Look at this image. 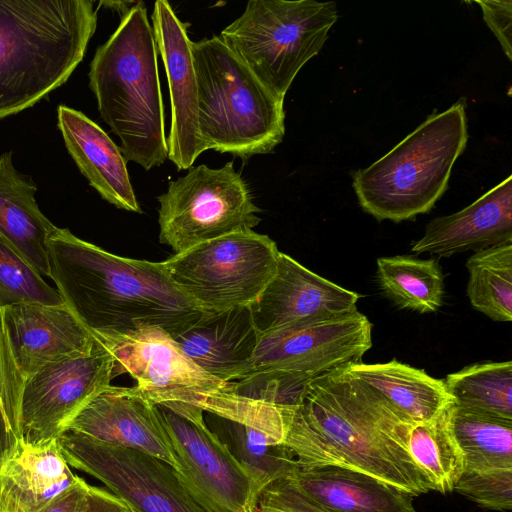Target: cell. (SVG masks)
<instances>
[{
    "mask_svg": "<svg viewBox=\"0 0 512 512\" xmlns=\"http://www.w3.org/2000/svg\"><path fill=\"white\" fill-rule=\"evenodd\" d=\"M154 39L167 76L171 124L167 138L168 158L177 170H188L205 152L198 125V86L188 35L170 3L157 0L151 15Z\"/></svg>",
    "mask_w": 512,
    "mask_h": 512,
    "instance_id": "obj_16",
    "label": "cell"
},
{
    "mask_svg": "<svg viewBox=\"0 0 512 512\" xmlns=\"http://www.w3.org/2000/svg\"><path fill=\"white\" fill-rule=\"evenodd\" d=\"M198 125L205 151L247 160L285 135L284 100L273 96L219 36L192 42Z\"/></svg>",
    "mask_w": 512,
    "mask_h": 512,
    "instance_id": "obj_6",
    "label": "cell"
},
{
    "mask_svg": "<svg viewBox=\"0 0 512 512\" xmlns=\"http://www.w3.org/2000/svg\"><path fill=\"white\" fill-rule=\"evenodd\" d=\"M113 368L112 355L96 338L88 351L41 368L21 390L19 442L40 447L57 441L77 414L111 386Z\"/></svg>",
    "mask_w": 512,
    "mask_h": 512,
    "instance_id": "obj_12",
    "label": "cell"
},
{
    "mask_svg": "<svg viewBox=\"0 0 512 512\" xmlns=\"http://www.w3.org/2000/svg\"><path fill=\"white\" fill-rule=\"evenodd\" d=\"M482 508L512 509V468L473 470L464 468L454 489Z\"/></svg>",
    "mask_w": 512,
    "mask_h": 512,
    "instance_id": "obj_33",
    "label": "cell"
},
{
    "mask_svg": "<svg viewBox=\"0 0 512 512\" xmlns=\"http://www.w3.org/2000/svg\"><path fill=\"white\" fill-rule=\"evenodd\" d=\"M472 307L498 322L512 320V243L475 251L467 262Z\"/></svg>",
    "mask_w": 512,
    "mask_h": 512,
    "instance_id": "obj_30",
    "label": "cell"
},
{
    "mask_svg": "<svg viewBox=\"0 0 512 512\" xmlns=\"http://www.w3.org/2000/svg\"><path fill=\"white\" fill-rule=\"evenodd\" d=\"M337 19L335 2L250 0L219 38L273 96L284 100Z\"/></svg>",
    "mask_w": 512,
    "mask_h": 512,
    "instance_id": "obj_7",
    "label": "cell"
},
{
    "mask_svg": "<svg viewBox=\"0 0 512 512\" xmlns=\"http://www.w3.org/2000/svg\"><path fill=\"white\" fill-rule=\"evenodd\" d=\"M475 3L481 7L484 21L496 36L507 58L512 60V1L480 0Z\"/></svg>",
    "mask_w": 512,
    "mask_h": 512,
    "instance_id": "obj_35",
    "label": "cell"
},
{
    "mask_svg": "<svg viewBox=\"0 0 512 512\" xmlns=\"http://www.w3.org/2000/svg\"><path fill=\"white\" fill-rule=\"evenodd\" d=\"M345 368L311 380L294 411L284 445L298 467L354 470L413 497L430 491L408 453L412 421Z\"/></svg>",
    "mask_w": 512,
    "mask_h": 512,
    "instance_id": "obj_1",
    "label": "cell"
},
{
    "mask_svg": "<svg viewBox=\"0 0 512 512\" xmlns=\"http://www.w3.org/2000/svg\"><path fill=\"white\" fill-rule=\"evenodd\" d=\"M127 512H135V511L128 506Z\"/></svg>",
    "mask_w": 512,
    "mask_h": 512,
    "instance_id": "obj_40",
    "label": "cell"
},
{
    "mask_svg": "<svg viewBox=\"0 0 512 512\" xmlns=\"http://www.w3.org/2000/svg\"><path fill=\"white\" fill-rule=\"evenodd\" d=\"M467 141L462 102L433 113L384 156L354 172L359 205L379 221L401 222L429 212L446 192Z\"/></svg>",
    "mask_w": 512,
    "mask_h": 512,
    "instance_id": "obj_5",
    "label": "cell"
},
{
    "mask_svg": "<svg viewBox=\"0 0 512 512\" xmlns=\"http://www.w3.org/2000/svg\"><path fill=\"white\" fill-rule=\"evenodd\" d=\"M77 479L57 441L40 447L19 442L14 454L0 468V509L40 512Z\"/></svg>",
    "mask_w": 512,
    "mask_h": 512,
    "instance_id": "obj_22",
    "label": "cell"
},
{
    "mask_svg": "<svg viewBox=\"0 0 512 512\" xmlns=\"http://www.w3.org/2000/svg\"><path fill=\"white\" fill-rule=\"evenodd\" d=\"M88 486L89 484L78 477L69 489L60 494L40 512H81Z\"/></svg>",
    "mask_w": 512,
    "mask_h": 512,
    "instance_id": "obj_36",
    "label": "cell"
},
{
    "mask_svg": "<svg viewBox=\"0 0 512 512\" xmlns=\"http://www.w3.org/2000/svg\"><path fill=\"white\" fill-rule=\"evenodd\" d=\"M32 178L16 170L12 152L0 156V233L41 275L49 276L48 239L56 226L40 211Z\"/></svg>",
    "mask_w": 512,
    "mask_h": 512,
    "instance_id": "obj_24",
    "label": "cell"
},
{
    "mask_svg": "<svg viewBox=\"0 0 512 512\" xmlns=\"http://www.w3.org/2000/svg\"><path fill=\"white\" fill-rule=\"evenodd\" d=\"M172 338L193 363L219 380L235 382L252 373L259 333L250 305L204 311Z\"/></svg>",
    "mask_w": 512,
    "mask_h": 512,
    "instance_id": "obj_19",
    "label": "cell"
},
{
    "mask_svg": "<svg viewBox=\"0 0 512 512\" xmlns=\"http://www.w3.org/2000/svg\"><path fill=\"white\" fill-rule=\"evenodd\" d=\"M100 5H106L111 9L116 10L120 16L126 14L130 8L135 4V2H123V1H101Z\"/></svg>",
    "mask_w": 512,
    "mask_h": 512,
    "instance_id": "obj_39",
    "label": "cell"
},
{
    "mask_svg": "<svg viewBox=\"0 0 512 512\" xmlns=\"http://www.w3.org/2000/svg\"><path fill=\"white\" fill-rule=\"evenodd\" d=\"M178 457V474L208 512H254L260 493L247 471L208 427L204 411L182 402L155 404Z\"/></svg>",
    "mask_w": 512,
    "mask_h": 512,
    "instance_id": "obj_11",
    "label": "cell"
},
{
    "mask_svg": "<svg viewBox=\"0 0 512 512\" xmlns=\"http://www.w3.org/2000/svg\"><path fill=\"white\" fill-rule=\"evenodd\" d=\"M280 251L253 229L228 234L162 261L174 284L203 311L251 305L276 272Z\"/></svg>",
    "mask_w": 512,
    "mask_h": 512,
    "instance_id": "obj_8",
    "label": "cell"
},
{
    "mask_svg": "<svg viewBox=\"0 0 512 512\" xmlns=\"http://www.w3.org/2000/svg\"><path fill=\"white\" fill-rule=\"evenodd\" d=\"M57 115L65 146L89 184L117 208L141 213L120 147L82 112L60 105Z\"/></svg>",
    "mask_w": 512,
    "mask_h": 512,
    "instance_id": "obj_21",
    "label": "cell"
},
{
    "mask_svg": "<svg viewBox=\"0 0 512 512\" xmlns=\"http://www.w3.org/2000/svg\"><path fill=\"white\" fill-rule=\"evenodd\" d=\"M444 383L456 405L512 420V361L469 365Z\"/></svg>",
    "mask_w": 512,
    "mask_h": 512,
    "instance_id": "obj_31",
    "label": "cell"
},
{
    "mask_svg": "<svg viewBox=\"0 0 512 512\" xmlns=\"http://www.w3.org/2000/svg\"><path fill=\"white\" fill-rule=\"evenodd\" d=\"M377 281L382 292L400 309L431 313L443 304L444 275L435 259L410 255L380 257Z\"/></svg>",
    "mask_w": 512,
    "mask_h": 512,
    "instance_id": "obj_28",
    "label": "cell"
},
{
    "mask_svg": "<svg viewBox=\"0 0 512 512\" xmlns=\"http://www.w3.org/2000/svg\"><path fill=\"white\" fill-rule=\"evenodd\" d=\"M19 440L12 429L0 401V468L14 454Z\"/></svg>",
    "mask_w": 512,
    "mask_h": 512,
    "instance_id": "obj_38",
    "label": "cell"
},
{
    "mask_svg": "<svg viewBox=\"0 0 512 512\" xmlns=\"http://www.w3.org/2000/svg\"><path fill=\"white\" fill-rule=\"evenodd\" d=\"M21 302L65 304L58 290L0 233V309Z\"/></svg>",
    "mask_w": 512,
    "mask_h": 512,
    "instance_id": "obj_32",
    "label": "cell"
},
{
    "mask_svg": "<svg viewBox=\"0 0 512 512\" xmlns=\"http://www.w3.org/2000/svg\"><path fill=\"white\" fill-rule=\"evenodd\" d=\"M359 298L281 252L275 274L250 310L261 335L348 314L357 310Z\"/></svg>",
    "mask_w": 512,
    "mask_h": 512,
    "instance_id": "obj_17",
    "label": "cell"
},
{
    "mask_svg": "<svg viewBox=\"0 0 512 512\" xmlns=\"http://www.w3.org/2000/svg\"><path fill=\"white\" fill-rule=\"evenodd\" d=\"M67 430L149 454L181 472L157 406L135 386L111 385L77 414Z\"/></svg>",
    "mask_w": 512,
    "mask_h": 512,
    "instance_id": "obj_18",
    "label": "cell"
},
{
    "mask_svg": "<svg viewBox=\"0 0 512 512\" xmlns=\"http://www.w3.org/2000/svg\"><path fill=\"white\" fill-rule=\"evenodd\" d=\"M94 342L66 304L21 302L0 309V401L16 435L24 383L46 365L88 351Z\"/></svg>",
    "mask_w": 512,
    "mask_h": 512,
    "instance_id": "obj_10",
    "label": "cell"
},
{
    "mask_svg": "<svg viewBox=\"0 0 512 512\" xmlns=\"http://www.w3.org/2000/svg\"><path fill=\"white\" fill-rule=\"evenodd\" d=\"M159 241L175 254L201 243L253 229L261 219L251 191L233 166L201 164L170 181L158 196Z\"/></svg>",
    "mask_w": 512,
    "mask_h": 512,
    "instance_id": "obj_9",
    "label": "cell"
},
{
    "mask_svg": "<svg viewBox=\"0 0 512 512\" xmlns=\"http://www.w3.org/2000/svg\"><path fill=\"white\" fill-rule=\"evenodd\" d=\"M411 421H426L454 403L444 380L395 359L385 363L362 361L345 368Z\"/></svg>",
    "mask_w": 512,
    "mask_h": 512,
    "instance_id": "obj_25",
    "label": "cell"
},
{
    "mask_svg": "<svg viewBox=\"0 0 512 512\" xmlns=\"http://www.w3.org/2000/svg\"><path fill=\"white\" fill-rule=\"evenodd\" d=\"M128 505L113 493L89 485L81 512H127Z\"/></svg>",
    "mask_w": 512,
    "mask_h": 512,
    "instance_id": "obj_37",
    "label": "cell"
},
{
    "mask_svg": "<svg viewBox=\"0 0 512 512\" xmlns=\"http://www.w3.org/2000/svg\"><path fill=\"white\" fill-rule=\"evenodd\" d=\"M211 429L247 471L261 492L272 482L292 475L296 458L284 444L245 424L208 414Z\"/></svg>",
    "mask_w": 512,
    "mask_h": 512,
    "instance_id": "obj_27",
    "label": "cell"
},
{
    "mask_svg": "<svg viewBox=\"0 0 512 512\" xmlns=\"http://www.w3.org/2000/svg\"><path fill=\"white\" fill-rule=\"evenodd\" d=\"M512 243V176L464 209L430 221L411 250L450 257Z\"/></svg>",
    "mask_w": 512,
    "mask_h": 512,
    "instance_id": "obj_20",
    "label": "cell"
},
{
    "mask_svg": "<svg viewBox=\"0 0 512 512\" xmlns=\"http://www.w3.org/2000/svg\"><path fill=\"white\" fill-rule=\"evenodd\" d=\"M57 444L67 463L100 480L135 512H208L165 462L66 430Z\"/></svg>",
    "mask_w": 512,
    "mask_h": 512,
    "instance_id": "obj_13",
    "label": "cell"
},
{
    "mask_svg": "<svg viewBox=\"0 0 512 512\" xmlns=\"http://www.w3.org/2000/svg\"><path fill=\"white\" fill-rule=\"evenodd\" d=\"M451 423L466 469L512 468V420L454 403Z\"/></svg>",
    "mask_w": 512,
    "mask_h": 512,
    "instance_id": "obj_29",
    "label": "cell"
},
{
    "mask_svg": "<svg viewBox=\"0 0 512 512\" xmlns=\"http://www.w3.org/2000/svg\"><path fill=\"white\" fill-rule=\"evenodd\" d=\"M93 335L112 355L114 377L129 374L153 404L182 402L201 409L209 397L230 387L231 382L193 363L162 328Z\"/></svg>",
    "mask_w": 512,
    "mask_h": 512,
    "instance_id": "obj_14",
    "label": "cell"
},
{
    "mask_svg": "<svg viewBox=\"0 0 512 512\" xmlns=\"http://www.w3.org/2000/svg\"><path fill=\"white\" fill-rule=\"evenodd\" d=\"M96 27L91 0H0V120L65 83Z\"/></svg>",
    "mask_w": 512,
    "mask_h": 512,
    "instance_id": "obj_3",
    "label": "cell"
},
{
    "mask_svg": "<svg viewBox=\"0 0 512 512\" xmlns=\"http://www.w3.org/2000/svg\"><path fill=\"white\" fill-rule=\"evenodd\" d=\"M371 347L372 324L355 310L259 335L251 374L274 372L310 382L361 362Z\"/></svg>",
    "mask_w": 512,
    "mask_h": 512,
    "instance_id": "obj_15",
    "label": "cell"
},
{
    "mask_svg": "<svg viewBox=\"0 0 512 512\" xmlns=\"http://www.w3.org/2000/svg\"><path fill=\"white\" fill-rule=\"evenodd\" d=\"M452 405L429 420L410 422L407 429L406 444L411 459L424 475L429 489L443 494L453 491L465 468L452 429Z\"/></svg>",
    "mask_w": 512,
    "mask_h": 512,
    "instance_id": "obj_26",
    "label": "cell"
},
{
    "mask_svg": "<svg viewBox=\"0 0 512 512\" xmlns=\"http://www.w3.org/2000/svg\"><path fill=\"white\" fill-rule=\"evenodd\" d=\"M48 263L64 303L92 334L159 327L173 336L204 312L162 262L114 255L66 228L50 235Z\"/></svg>",
    "mask_w": 512,
    "mask_h": 512,
    "instance_id": "obj_2",
    "label": "cell"
},
{
    "mask_svg": "<svg viewBox=\"0 0 512 512\" xmlns=\"http://www.w3.org/2000/svg\"><path fill=\"white\" fill-rule=\"evenodd\" d=\"M157 52L146 6L137 1L97 48L88 74L100 116L120 139L126 162L146 171L168 158Z\"/></svg>",
    "mask_w": 512,
    "mask_h": 512,
    "instance_id": "obj_4",
    "label": "cell"
},
{
    "mask_svg": "<svg viewBox=\"0 0 512 512\" xmlns=\"http://www.w3.org/2000/svg\"><path fill=\"white\" fill-rule=\"evenodd\" d=\"M290 476L303 493L330 512H417L412 495L354 470L297 467Z\"/></svg>",
    "mask_w": 512,
    "mask_h": 512,
    "instance_id": "obj_23",
    "label": "cell"
},
{
    "mask_svg": "<svg viewBox=\"0 0 512 512\" xmlns=\"http://www.w3.org/2000/svg\"><path fill=\"white\" fill-rule=\"evenodd\" d=\"M254 512H330L303 493L291 476L268 485L260 494Z\"/></svg>",
    "mask_w": 512,
    "mask_h": 512,
    "instance_id": "obj_34",
    "label": "cell"
}]
</instances>
